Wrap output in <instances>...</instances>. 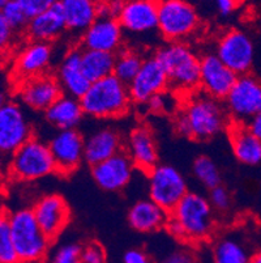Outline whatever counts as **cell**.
<instances>
[{
    "label": "cell",
    "mask_w": 261,
    "mask_h": 263,
    "mask_svg": "<svg viewBox=\"0 0 261 263\" xmlns=\"http://www.w3.org/2000/svg\"><path fill=\"white\" fill-rule=\"evenodd\" d=\"M230 117L224 101L205 95L200 89L180 99L174 117V130L178 135L196 142H208L225 133Z\"/></svg>",
    "instance_id": "1"
},
{
    "label": "cell",
    "mask_w": 261,
    "mask_h": 263,
    "mask_svg": "<svg viewBox=\"0 0 261 263\" xmlns=\"http://www.w3.org/2000/svg\"><path fill=\"white\" fill-rule=\"evenodd\" d=\"M209 199L197 191H188L169 212L165 228L172 237L190 245H200L213 237L217 227Z\"/></svg>",
    "instance_id": "2"
},
{
    "label": "cell",
    "mask_w": 261,
    "mask_h": 263,
    "mask_svg": "<svg viewBox=\"0 0 261 263\" xmlns=\"http://www.w3.org/2000/svg\"><path fill=\"white\" fill-rule=\"evenodd\" d=\"M154 55L166 70L171 92L182 99L200 89L201 57L187 42H169Z\"/></svg>",
    "instance_id": "3"
},
{
    "label": "cell",
    "mask_w": 261,
    "mask_h": 263,
    "mask_svg": "<svg viewBox=\"0 0 261 263\" xmlns=\"http://www.w3.org/2000/svg\"><path fill=\"white\" fill-rule=\"evenodd\" d=\"M80 102L85 116L95 119L122 118L133 104L128 85L115 75L92 83Z\"/></svg>",
    "instance_id": "4"
},
{
    "label": "cell",
    "mask_w": 261,
    "mask_h": 263,
    "mask_svg": "<svg viewBox=\"0 0 261 263\" xmlns=\"http://www.w3.org/2000/svg\"><path fill=\"white\" fill-rule=\"evenodd\" d=\"M12 241L18 263H43L51 242L38 224L32 209H21L11 214Z\"/></svg>",
    "instance_id": "5"
},
{
    "label": "cell",
    "mask_w": 261,
    "mask_h": 263,
    "mask_svg": "<svg viewBox=\"0 0 261 263\" xmlns=\"http://www.w3.org/2000/svg\"><path fill=\"white\" fill-rule=\"evenodd\" d=\"M200 26V15L188 0H159L158 32L167 42H186Z\"/></svg>",
    "instance_id": "6"
},
{
    "label": "cell",
    "mask_w": 261,
    "mask_h": 263,
    "mask_svg": "<svg viewBox=\"0 0 261 263\" xmlns=\"http://www.w3.org/2000/svg\"><path fill=\"white\" fill-rule=\"evenodd\" d=\"M9 173L20 181H38L56 173L49 143L33 136L12 154Z\"/></svg>",
    "instance_id": "7"
},
{
    "label": "cell",
    "mask_w": 261,
    "mask_h": 263,
    "mask_svg": "<svg viewBox=\"0 0 261 263\" xmlns=\"http://www.w3.org/2000/svg\"><path fill=\"white\" fill-rule=\"evenodd\" d=\"M148 194L153 202L171 212L188 193L187 179L172 165L158 164L147 174Z\"/></svg>",
    "instance_id": "8"
},
{
    "label": "cell",
    "mask_w": 261,
    "mask_h": 263,
    "mask_svg": "<svg viewBox=\"0 0 261 263\" xmlns=\"http://www.w3.org/2000/svg\"><path fill=\"white\" fill-rule=\"evenodd\" d=\"M224 105L230 121L247 124L261 111V80L252 73L240 75L236 79Z\"/></svg>",
    "instance_id": "9"
},
{
    "label": "cell",
    "mask_w": 261,
    "mask_h": 263,
    "mask_svg": "<svg viewBox=\"0 0 261 263\" xmlns=\"http://www.w3.org/2000/svg\"><path fill=\"white\" fill-rule=\"evenodd\" d=\"M214 54L230 70L240 76L251 72L255 61V46L247 33L235 28L219 35Z\"/></svg>",
    "instance_id": "10"
},
{
    "label": "cell",
    "mask_w": 261,
    "mask_h": 263,
    "mask_svg": "<svg viewBox=\"0 0 261 263\" xmlns=\"http://www.w3.org/2000/svg\"><path fill=\"white\" fill-rule=\"evenodd\" d=\"M32 138V123L21 105L7 101L0 107V154L12 155Z\"/></svg>",
    "instance_id": "11"
},
{
    "label": "cell",
    "mask_w": 261,
    "mask_h": 263,
    "mask_svg": "<svg viewBox=\"0 0 261 263\" xmlns=\"http://www.w3.org/2000/svg\"><path fill=\"white\" fill-rule=\"evenodd\" d=\"M49 147L61 176H71L85 161V138L77 128L57 130Z\"/></svg>",
    "instance_id": "12"
},
{
    "label": "cell",
    "mask_w": 261,
    "mask_h": 263,
    "mask_svg": "<svg viewBox=\"0 0 261 263\" xmlns=\"http://www.w3.org/2000/svg\"><path fill=\"white\" fill-rule=\"evenodd\" d=\"M16 93L25 106L42 113L64 95L56 75L50 72L17 81Z\"/></svg>",
    "instance_id": "13"
},
{
    "label": "cell",
    "mask_w": 261,
    "mask_h": 263,
    "mask_svg": "<svg viewBox=\"0 0 261 263\" xmlns=\"http://www.w3.org/2000/svg\"><path fill=\"white\" fill-rule=\"evenodd\" d=\"M128 89L136 105H145L154 96L170 89L166 70L154 54L145 57L140 71L128 84Z\"/></svg>",
    "instance_id": "14"
},
{
    "label": "cell",
    "mask_w": 261,
    "mask_h": 263,
    "mask_svg": "<svg viewBox=\"0 0 261 263\" xmlns=\"http://www.w3.org/2000/svg\"><path fill=\"white\" fill-rule=\"evenodd\" d=\"M136 166L126 151L92 166V178L99 189L109 193L124 190L131 183Z\"/></svg>",
    "instance_id": "15"
},
{
    "label": "cell",
    "mask_w": 261,
    "mask_h": 263,
    "mask_svg": "<svg viewBox=\"0 0 261 263\" xmlns=\"http://www.w3.org/2000/svg\"><path fill=\"white\" fill-rule=\"evenodd\" d=\"M33 212L42 231L51 241L56 240L71 221V209L63 195L46 194L33 205Z\"/></svg>",
    "instance_id": "16"
},
{
    "label": "cell",
    "mask_w": 261,
    "mask_h": 263,
    "mask_svg": "<svg viewBox=\"0 0 261 263\" xmlns=\"http://www.w3.org/2000/svg\"><path fill=\"white\" fill-rule=\"evenodd\" d=\"M238 75L231 71L214 52L201 55L200 90L213 99L224 101L235 84Z\"/></svg>",
    "instance_id": "17"
},
{
    "label": "cell",
    "mask_w": 261,
    "mask_h": 263,
    "mask_svg": "<svg viewBox=\"0 0 261 263\" xmlns=\"http://www.w3.org/2000/svg\"><path fill=\"white\" fill-rule=\"evenodd\" d=\"M124 30L118 18L98 16L97 20L81 34V49L118 54L123 49Z\"/></svg>",
    "instance_id": "18"
},
{
    "label": "cell",
    "mask_w": 261,
    "mask_h": 263,
    "mask_svg": "<svg viewBox=\"0 0 261 263\" xmlns=\"http://www.w3.org/2000/svg\"><path fill=\"white\" fill-rule=\"evenodd\" d=\"M54 57V47L49 42L29 41L17 52L13 62L16 83L49 72Z\"/></svg>",
    "instance_id": "19"
},
{
    "label": "cell",
    "mask_w": 261,
    "mask_h": 263,
    "mask_svg": "<svg viewBox=\"0 0 261 263\" xmlns=\"http://www.w3.org/2000/svg\"><path fill=\"white\" fill-rule=\"evenodd\" d=\"M159 0H126L118 18L124 33L147 34L158 30Z\"/></svg>",
    "instance_id": "20"
},
{
    "label": "cell",
    "mask_w": 261,
    "mask_h": 263,
    "mask_svg": "<svg viewBox=\"0 0 261 263\" xmlns=\"http://www.w3.org/2000/svg\"><path fill=\"white\" fill-rule=\"evenodd\" d=\"M124 151L131 157L136 169L143 173L148 174L158 165L157 140L153 131L145 124H140L129 133Z\"/></svg>",
    "instance_id": "21"
},
{
    "label": "cell",
    "mask_w": 261,
    "mask_h": 263,
    "mask_svg": "<svg viewBox=\"0 0 261 263\" xmlns=\"http://www.w3.org/2000/svg\"><path fill=\"white\" fill-rule=\"evenodd\" d=\"M81 54H83L81 47L69 49L55 72L64 95L72 96L78 100L85 95L86 90L89 89L90 84H92L83 71Z\"/></svg>",
    "instance_id": "22"
},
{
    "label": "cell",
    "mask_w": 261,
    "mask_h": 263,
    "mask_svg": "<svg viewBox=\"0 0 261 263\" xmlns=\"http://www.w3.org/2000/svg\"><path fill=\"white\" fill-rule=\"evenodd\" d=\"M226 133L231 152L240 164L248 166L261 164V140L251 131L248 124L230 122Z\"/></svg>",
    "instance_id": "23"
},
{
    "label": "cell",
    "mask_w": 261,
    "mask_h": 263,
    "mask_svg": "<svg viewBox=\"0 0 261 263\" xmlns=\"http://www.w3.org/2000/svg\"><path fill=\"white\" fill-rule=\"evenodd\" d=\"M67 23L61 4L56 3L42 12L35 17L30 18L26 26V35L30 41H41L52 44L67 32Z\"/></svg>",
    "instance_id": "24"
},
{
    "label": "cell",
    "mask_w": 261,
    "mask_h": 263,
    "mask_svg": "<svg viewBox=\"0 0 261 263\" xmlns=\"http://www.w3.org/2000/svg\"><path fill=\"white\" fill-rule=\"evenodd\" d=\"M123 136L112 127H102L85 138V162L97 165L124 149Z\"/></svg>",
    "instance_id": "25"
},
{
    "label": "cell",
    "mask_w": 261,
    "mask_h": 263,
    "mask_svg": "<svg viewBox=\"0 0 261 263\" xmlns=\"http://www.w3.org/2000/svg\"><path fill=\"white\" fill-rule=\"evenodd\" d=\"M131 228L141 233H153L165 228L169 219V212L150 198L137 200L131 205L127 215Z\"/></svg>",
    "instance_id": "26"
},
{
    "label": "cell",
    "mask_w": 261,
    "mask_h": 263,
    "mask_svg": "<svg viewBox=\"0 0 261 263\" xmlns=\"http://www.w3.org/2000/svg\"><path fill=\"white\" fill-rule=\"evenodd\" d=\"M67 29L72 33L83 34L99 16L97 0H59Z\"/></svg>",
    "instance_id": "27"
},
{
    "label": "cell",
    "mask_w": 261,
    "mask_h": 263,
    "mask_svg": "<svg viewBox=\"0 0 261 263\" xmlns=\"http://www.w3.org/2000/svg\"><path fill=\"white\" fill-rule=\"evenodd\" d=\"M84 109L78 99L63 95L45 111V118L57 130L76 128L83 122Z\"/></svg>",
    "instance_id": "28"
},
{
    "label": "cell",
    "mask_w": 261,
    "mask_h": 263,
    "mask_svg": "<svg viewBox=\"0 0 261 263\" xmlns=\"http://www.w3.org/2000/svg\"><path fill=\"white\" fill-rule=\"evenodd\" d=\"M116 54L97 50L83 49L81 54V66L83 71L90 83L114 75V67Z\"/></svg>",
    "instance_id": "29"
},
{
    "label": "cell",
    "mask_w": 261,
    "mask_h": 263,
    "mask_svg": "<svg viewBox=\"0 0 261 263\" xmlns=\"http://www.w3.org/2000/svg\"><path fill=\"white\" fill-rule=\"evenodd\" d=\"M251 254L238 238L222 236L213 242V263H248Z\"/></svg>",
    "instance_id": "30"
},
{
    "label": "cell",
    "mask_w": 261,
    "mask_h": 263,
    "mask_svg": "<svg viewBox=\"0 0 261 263\" xmlns=\"http://www.w3.org/2000/svg\"><path fill=\"white\" fill-rule=\"evenodd\" d=\"M144 59L145 57L137 50L122 49L115 59L114 75L128 85L140 71Z\"/></svg>",
    "instance_id": "31"
},
{
    "label": "cell",
    "mask_w": 261,
    "mask_h": 263,
    "mask_svg": "<svg viewBox=\"0 0 261 263\" xmlns=\"http://www.w3.org/2000/svg\"><path fill=\"white\" fill-rule=\"evenodd\" d=\"M192 172L196 179L208 190L222 185L221 172L217 164L209 156L201 155L196 157L192 164Z\"/></svg>",
    "instance_id": "32"
},
{
    "label": "cell",
    "mask_w": 261,
    "mask_h": 263,
    "mask_svg": "<svg viewBox=\"0 0 261 263\" xmlns=\"http://www.w3.org/2000/svg\"><path fill=\"white\" fill-rule=\"evenodd\" d=\"M0 263H18L11 231V212L0 209Z\"/></svg>",
    "instance_id": "33"
},
{
    "label": "cell",
    "mask_w": 261,
    "mask_h": 263,
    "mask_svg": "<svg viewBox=\"0 0 261 263\" xmlns=\"http://www.w3.org/2000/svg\"><path fill=\"white\" fill-rule=\"evenodd\" d=\"M2 13H3L4 18L7 20V23L11 25L12 29L17 33L25 32L26 26L30 18L28 17V15L25 13V11L23 9V7L16 2V0H9L8 3L3 7L2 9Z\"/></svg>",
    "instance_id": "34"
},
{
    "label": "cell",
    "mask_w": 261,
    "mask_h": 263,
    "mask_svg": "<svg viewBox=\"0 0 261 263\" xmlns=\"http://www.w3.org/2000/svg\"><path fill=\"white\" fill-rule=\"evenodd\" d=\"M81 246L75 242L63 243L52 253L50 263H84L81 260Z\"/></svg>",
    "instance_id": "35"
},
{
    "label": "cell",
    "mask_w": 261,
    "mask_h": 263,
    "mask_svg": "<svg viewBox=\"0 0 261 263\" xmlns=\"http://www.w3.org/2000/svg\"><path fill=\"white\" fill-rule=\"evenodd\" d=\"M208 199H209V203L213 207V210L215 212H218V214H226V212L231 210V205H233L231 194L224 185L210 189Z\"/></svg>",
    "instance_id": "36"
},
{
    "label": "cell",
    "mask_w": 261,
    "mask_h": 263,
    "mask_svg": "<svg viewBox=\"0 0 261 263\" xmlns=\"http://www.w3.org/2000/svg\"><path fill=\"white\" fill-rule=\"evenodd\" d=\"M81 260L84 263H106L104 246L98 242H88L81 246Z\"/></svg>",
    "instance_id": "37"
},
{
    "label": "cell",
    "mask_w": 261,
    "mask_h": 263,
    "mask_svg": "<svg viewBox=\"0 0 261 263\" xmlns=\"http://www.w3.org/2000/svg\"><path fill=\"white\" fill-rule=\"evenodd\" d=\"M16 2L23 7L29 18L35 17L39 13L47 11L52 6L59 3V0H16Z\"/></svg>",
    "instance_id": "38"
},
{
    "label": "cell",
    "mask_w": 261,
    "mask_h": 263,
    "mask_svg": "<svg viewBox=\"0 0 261 263\" xmlns=\"http://www.w3.org/2000/svg\"><path fill=\"white\" fill-rule=\"evenodd\" d=\"M178 95H175L171 90H166V92H162L159 95L154 96L153 99H150L149 101L145 104V106L152 111V113H166L169 110L170 102L174 100V97H176Z\"/></svg>",
    "instance_id": "39"
},
{
    "label": "cell",
    "mask_w": 261,
    "mask_h": 263,
    "mask_svg": "<svg viewBox=\"0 0 261 263\" xmlns=\"http://www.w3.org/2000/svg\"><path fill=\"white\" fill-rule=\"evenodd\" d=\"M16 32L11 28L3 13L0 12V54H6L13 45Z\"/></svg>",
    "instance_id": "40"
},
{
    "label": "cell",
    "mask_w": 261,
    "mask_h": 263,
    "mask_svg": "<svg viewBox=\"0 0 261 263\" xmlns=\"http://www.w3.org/2000/svg\"><path fill=\"white\" fill-rule=\"evenodd\" d=\"M161 263H200V260L191 249H178L169 253Z\"/></svg>",
    "instance_id": "41"
},
{
    "label": "cell",
    "mask_w": 261,
    "mask_h": 263,
    "mask_svg": "<svg viewBox=\"0 0 261 263\" xmlns=\"http://www.w3.org/2000/svg\"><path fill=\"white\" fill-rule=\"evenodd\" d=\"M219 15L227 17L238 9L240 0H210Z\"/></svg>",
    "instance_id": "42"
},
{
    "label": "cell",
    "mask_w": 261,
    "mask_h": 263,
    "mask_svg": "<svg viewBox=\"0 0 261 263\" xmlns=\"http://www.w3.org/2000/svg\"><path fill=\"white\" fill-rule=\"evenodd\" d=\"M124 263H154V260L141 249H129L123 257Z\"/></svg>",
    "instance_id": "43"
},
{
    "label": "cell",
    "mask_w": 261,
    "mask_h": 263,
    "mask_svg": "<svg viewBox=\"0 0 261 263\" xmlns=\"http://www.w3.org/2000/svg\"><path fill=\"white\" fill-rule=\"evenodd\" d=\"M247 124L248 127L251 128V131L261 140V111L258 114H256Z\"/></svg>",
    "instance_id": "44"
},
{
    "label": "cell",
    "mask_w": 261,
    "mask_h": 263,
    "mask_svg": "<svg viewBox=\"0 0 261 263\" xmlns=\"http://www.w3.org/2000/svg\"><path fill=\"white\" fill-rule=\"evenodd\" d=\"M248 263H261V250L251 254V258L250 260H248Z\"/></svg>",
    "instance_id": "45"
},
{
    "label": "cell",
    "mask_w": 261,
    "mask_h": 263,
    "mask_svg": "<svg viewBox=\"0 0 261 263\" xmlns=\"http://www.w3.org/2000/svg\"><path fill=\"white\" fill-rule=\"evenodd\" d=\"M8 101V100H7V97H6V95H4L3 92H0V107L3 106L4 104H6V102Z\"/></svg>",
    "instance_id": "46"
},
{
    "label": "cell",
    "mask_w": 261,
    "mask_h": 263,
    "mask_svg": "<svg viewBox=\"0 0 261 263\" xmlns=\"http://www.w3.org/2000/svg\"><path fill=\"white\" fill-rule=\"evenodd\" d=\"M9 0H0V11H2V9H3V7L6 6L7 3H8Z\"/></svg>",
    "instance_id": "47"
},
{
    "label": "cell",
    "mask_w": 261,
    "mask_h": 263,
    "mask_svg": "<svg viewBox=\"0 0 261 263\" xmlns=\"http://www.w3.org/2000/svg\"><path fill=\"white\" fill-rule=\"evenodd\" d=\"M124 2H126V0H124Z\"/></svg>",
    "instance_id": "48"
}]
</instances>
